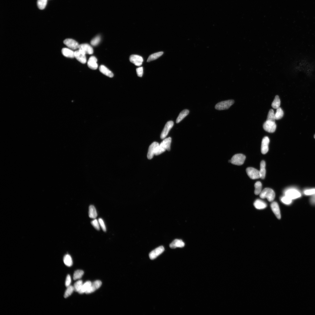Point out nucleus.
<instances>
[{
  "mask_svg": "<svg viewBox=\"0 0 315 315\" xmlns=\"http://www.w3.org/2000/svg\"><path fill=\"white\" fill-rule=\"evenodd\" d=\"M159 145L158 142H154L149 146L147 155L148 159H151L155 155L157 148Z\"/></svg>",
  "mask_w": 315,
  "mask_h": 315,
  "instance_id": "1a4fd4ad",
  "label": "nucleus"
},
{
  "mask_svg": "<svg viewBox=\"0 0 315 315\" xmlns=\"http://www.w3.org/2000/svg\"><path fill=\"white\" fill-rule=\"evenodd\" d=\"M271 207L272 210L275 215L279 219H280L281 215L280 209L277 203L276 202H273L271 204Z\"/></svg>",
  "mask_w": 315,
  "mask_h": 315,
  "instance_id": "dca6fc26",
  "label": "nucleus"
},
{
  "mask_svg": "<svg viewBox=\"0 0 315 315\" xmlns=\"http://www.w3.org/2000/svg\"><path fill=\"white\" fill-rule=\"evenodd\" d=\"M281 200L282 203H283L284 204L289 205L291 204L292 203V200L290 198L286 196H285L282 197L281 199Z\"/></svg>",
  "mask_w": 315,
  "mask_h": 315,
  "instance_id": "e433bc0d",
  "label": "nucleus"
},
{
  "mask_svg": "<svg viewBox=\"0 0 315 315\" xmlns=\"http://www.w3.org/2000/svg\"><path fill=\"white\" fill-rule=\"evenodd\" d=\"M97 60L96 57L92 56L90 58L88 62V66L90 69L95 70L97 69L98 65L97 63Z\"/></svg>",
  "mask_w": 315,
  "mask_h": 315,
  "instance_id": "a211bd4d",
  "label": "nucleus"
},
{
  "mask_svg": "<svg viewBox=\"0 0 315 315\" xmlns=\"http://www.w3.org/2000/svg\"><path fill=\"white\" fill-rule=\"evenodd\" d=\"M260 197L261 199H267L269 201L273 202L275 199V192L272 189L267 188L263 189L260 193Z\"/></svg>",
  "mask_w": 315,
  "mask_h": 315,
  "instance_id": "f03ea898",
  "label": "nucleus"
},
{
  "mask_svg": "<svg viewBox=\"0 0 315 315\" xmlns=\"http://www.w3.org/2000/svg\"><path fill=\"white\" fill-rule=\"evenodd\" d=\"M246 158L245 156L242 154H237L233 156L230 162L233 165H241L244 164Z\"/></svg>",
  "mask_w": 315,
  "mask_h": 315,
  "instance_id": "7ed1b4c3",
  "label": "nucleus"
},
{
  "mask_svg": "<svg viewBox=\"0 0 315 315\" xmlns=\"http://www.w3.org/2000/svg\"><path fill=\"white\" fill-rule=\"evenodd\" d=\"M280 105V100L279 99V96H275V99H274L272 104V107L274 109H277L279 107Z\"/></svg>",
  "mask_w": 315,
  "mask_h": 315,
  "instance_id": "c756f323",
  "label": "nucleus"
},
{
  "mask_svg": "<svg viewBox=\"0 0 315 315\" xmlns=\"http://www.w3.org/2000/svg\"><path fill=\"white\" fill-rule=\"evenodd\" d=\"M98 221L100 226L101 227L102 230H104V232H106V228L105 223L104 220H103L101 218H99L98 219Z\"/></svg>",
  "mask_w": 315,
  "mask_h": 315,
  "instance_id": "ea45409f",
  "label": "nucleus"
},
{
  "mask_svg": "<svg viewBox=\"0 0 315 315\" xmlns=\"http://www.w3.org/2000/svg\"><path fill=\"white\" fill-rule=\"evenodd\" d=\"M64 43L68 47L73 50H75L78 48L79 45L78 43L74 40L67 39L64 40Z\"/></svg>",
  "mask_w": 315,
  "mask_h": 315,
  "instance_id": "f8f14e48",
  "label": "nucleus"
},
{
  "mask_svg": "<svg viewBox=\"0 0 315 315\" xmlns=\"http://www.w3.org/2000/svg\"><path fill=\"white\" fill-rule=\"evenodd\" d=\"M247 175L252 180L260 178L259 171L255 168L252 167L247 168L246 170Z\"/></svg>",
  "mask_w": 315,
  "mask_h": 315,
  "instance_id": "39448f33",
  "label": "nucleus"
},
{
  "mask_svg": "<svg viewBox=\"0 0 315 315\" xmlns=\"http://www.w3.org/2000/svg\"><path fill=\"white\" fill-rule=\"evenodd\" d=\"M171 141L172 139L170 137L165 138L158 147L155 155H159L164 152L166 150L170 151V145Z\"/></svg>",
  "mask_w": 315,
  "mask_h": 315,
  "instance_id": "f257e3e1",
  "label": "nucleus"
},
{
  "mask_svg": "<svg viewBox=\"0 0 315 315\" xmlns=\"http://www.w3.org/2000/svg\"><path fill=\"white\" fill-rule=\"evenodd\" d=\"M265 162L264 161H262L260 163V168L259 171L260 178L262 179H264L265 178L266 175L265 170Z\"/></svg>",
  "mask_w": 315,
  "mask_h": 315,
  "instance_id": "5701e85b",
  "label": "nucleus"
},
{
  "mask_svg": "<svg viewBox=\"0 0 315 315\" xmlns=\"http://www.w3.org/2000/svg\"><path fill=\"white\" fill-rule=\"evenodd\" d=\"M100 40H101V37L100 35H98L91 40V44L92 45L94 46H96L99 44L100 41Z\"/></svg>",
  "mask_w": 315,
  "mask_h": 315,
  "instance_id": "4c0bfd02",
  "label": "nucleus"
},
{
  "mask_svg": "<svg viewBox=\"0 0 315 315\" xmlns=\"http://www.w3.org/2000/svg\"><path fill=\"white\" fill-rule=\"evenodd\" d=\"M47 3V0H38L37 6L41 10L44 9Z\"/></svg>",
  "mask_w": 315,
  "mask_h": 315,
  "instance_id": "f704fd0d",
  "label": "nucleus"
},
{
  "mask_svg": "<svg viewBox=\"0 0 315 315\" xmlns=\"http://www.w3.org/2000/svg\"><path fill=\"white\" fill-rule=\"evenodd\" d=\"M78 48L82 50L85 54H92L93 53V48L88 44H85L80 45Z\"/></svg>",
  "mask_w": 315,
  "mask_h": 315,
  "instance_id": "f3484780",
  "label": "nucleus"
},
{
  "mask_svg": "<svg viewBox=\"0 0 315 315\" xmlns=\"http://www.w3.org/2000/svg\"><path fill=\"white\" fill-rule=\"evenodd\" d=\"M163 53V52H160L152 54L149 57L147 62H150L155 60L162 55Z\"/></svg>",
  "mask_w": 315,
  "mask_h": 315,
  "instance_id": "c85d7f7f",
  "label": "nucleus"
},
{
  "mask_svg": "<svg viewBox=\"0 0 315 315\" xmlns=\"http://www.w3.org/2000/svg\"><path fill=\"white\" fill-rule=\"evenodd\" d=\"M286 196L288 197L292 200L297 199L301 196V194L296 189H288L285 192Z\"/></svg>",
  "mask_w": 315,
  "mask_h": 315,
  "instance_id": "0eeeda50",
  "label": "nucleus"
},
{
  "mask_svg": "<svg viewBox=\"0 0 315 315\" xmlns=\"http://www.w3.org/2000/svg\"><path fill=\"white\" fill-rule=\"evenodd\" d=\"M85 54L82 50L80 49L75 52V57L78 61L83 64H85L86 62Z\"/></svg>",
  "mask_w": 315,
  "mask_h": 315,
  "instance_id": "9b49d317",
  "label": "nucleus"
},
{
  "mask_svg": "<svg viewBox=\"0 0 315 315\" xmlns=\"http://www.w3.org/2000/svg\"><path fill=\"white\" fill-rule=\"evenodd\" d=\"M91 224L95 229L97 230H99L100 229V226L98 220L94 219L91 222Z\"/></svg>",
  "mask_w": 315,
  "mask_h": 315,
  "instance_id": "58836bf2",
  "label": "nucleus"
},
{
  "mask_svg": "<svg viewBox=\"0 0 315 315\" xmlns=\"http://www.w3.org/2000/svg\"><path fill=\"white\" fill-rule=\"evenodd\" d=\"M83 284V281L81 280H79L76 282L73 286L74 291L78 292H79L82 287Z\"/></svg>",
  "mask_w": 315,
  "mask_h": 315,
  "instance_id": "7c9ffc66",
  "label": "nucleus"
},
{
  "mask_svg": "<svg viewBox=\"0 0 315 315\" xmlns=\"http://www.w3.org/2000/svg\"><path fill=\"white\" fill-rule=\"evenodd\" d=\"M84 274L83 271L81 270H77L76 271L73 275V279L76 280L80 279L82 277Z\"/></svg>",
  "mask_w": 315,
  "mask_h": 315,
  "instance_id": "2f4dec72",
  "label": "nucleus"
},
{
  "mask_svg": "<svg viewBox=\"0 0 315 315\" xmlns=\"http://www.w3.org/2000/svg\"><path fill=\"white\" fill-rule=\"evenodd\" d=\"M102 284V282L100 280H97L94 281L92 283L91 287L85 293L86 294H89L94 292L101 286Z\"/></svg>",
  "mask_w": 315,
  "mask_h": 315,
  "instance_id": "2eb2a0df",
  "label": "nucleus"
},
{
  "mask_svg": "<svg viewBox=\"0 0 315 315\" xmlns=\"http://www.w3.org/2000/svg\"><path fill=\"white\" fill-rule=\"evenodd\" d=\"M63 262L65 265L68 267H70L73 264V262L71 257L68 254L65 255L63 258Z\"/></svg>",
  "mask_w": 315,
  "mask_h": 315,
  "instance_id": "bb28decb",
  "label": "nucleus"
},
{
  "mask_svg": "<svg viewBox=\"0 0 315 315\" xmlns=\"http://www.w3.org/2000/svg\"><path fill=\"white\" fill-rule=\"evenodd\" d=\"M275 114L273 110H270L268 113L267 120L275 122Z\"/></svg>",
  "mask_w": 315,
  "mask_h": 315,
  "instance_id": "c9c22d12",
  "label": "nucleus"
},
{
  "mask_svg": "<svg viewBox=\"0 0 315 315\" xmlns=\"http://www.w3.org/2000/svg\"><path fill=\"white\" fill-rule=\"evenodd\" d=\"M270 142L269 138L266 136L263 138L261 145V152L263 154H267L269 150L268 145Z\"/></svg>",
  "mask_w": 315,
  "mask_h": 315,
  "instance_id": "ddd939ff",
  "label": "nucleus"
},
{
  "mask_svg": "<svg viewBox=\"0 0 315 315\" xmlns=\"http://www.w3.org/2000/svg\"><path fill=\"white\" fill-rule=\"evenodd\" d=\"M189 111L188 110H184L181 111L180 113L178 118L176 119V123H178L182 120L183 119L186 117L188 115L189 113Z\"/></svg>",
  "mask_w": 315,
  "mask_h": 315,
  "instance_id": "393cba45",
  "label": "nucleus"
},
{
  "mask_svg": "<svg viewBox=\"0 0 315 315\" xmlns=\"http://www.w3.org/2000/svg\"><path fill=\"white\" fill-rule=\"evenodd\" d=\"M234 103V100H229L222 101L216 105L215 108L216 110H227Z\"/></svg>",
  "mask_w": 315,
  "mask_h": 315,
  "instance_id": "20e7f679",
  "label": "nucleus"
},
{
  "mask_svg": "<svg viewBox=\"0 0 315 315\" xmlns=\"http://www.w3.org/2000/svg\"><path fill=\"white\" fill-rule=\"evenodd\" d=\"M165 249L163 246H160L152 251L149 254V257L151 260H153L162 254Z\"/></svg>",
  "mask_w": 315,
  "mask_h": 315,
  "instance_id": "6e6552de",
  "label": "nucleus"
},
{
  "mask_svg": "<svg viewBox=\"0 0 315 315\" xmlns=\"http://www.w3.org/2000/svg\"><path fill=\"white\" fill-rule=\"evenodd\" d=\"M254 206L257 209L262 210L267 207V203L263 200L258 199L254 202Z\"/></svg>",
  "mask_w": 315,
  "mask_h": 315,
  "instance_id": "aec40b11",
  "label": "nucleus"
},
{
  "mask_svg": "<svg viewBox=\"0 0 315 315\" xmlns=\"http://www.w3.org/2000/svg\"><path fill=\"white\" fill-rule=\"evenodd\" d=\"M99 69L100 72L107 76L110 78L113 77L114 74L112 72L104 65H101Z\"/></svg>",
  "mask_w": 315,
  "mask_h": 315,
  "instance_id": "412c9836",
  "label": "nucleus"
},
{
  "mask_svg": "<svg viewBox=\"0 0 315 315\" xmlns=\"http://www.w3.org/2000/svg\"><path fill=\"white\" fill-rule=\"evenodd\" d=\"M284 112L281 108L279 107L277 109L276 112L275 114L276 120H279L283 117Z\"/></svg>",
  "mask_w": 315,
  "mask_h": 315,
  "instance_id": "473e14b6",
  "label": "nucleus"
},
{
  "mask_svg": "<svg viewBox=\"0 0 315 315\" xmlns=\"http://www.w3.org/2000/svg\"><path fill=\"white\" fill-rule=\"evenodd\" d=\"M62 53L63 55L67 57L74 58L75 57V52L69 49L64 48L62 50Z\"/></svg>",
  "mask_w": 315,
  "mask_h": 315,
  "instance_id": "4be33fe9",
  "label": "nucleus"
},
{
  "mask_svg": "<svg viewBox=\"0 0 315 315\" xmlns=\"http://www.w3.org/2000/svg\"><path fill=\"white\" fill-rule=\"evenodd\" d=\"M254 194L256 195L259 194L262 191V184L260 181H258L254 184Z\"/></svg>",
  "mask_w": 315,
  "mask_h": 315,
  "instance_id": "cd10ccee",
  "label": "nucleus"
},
{
  "mask_svg": "<svg viewBox=\"0 0 315 315\" xmlns=\"http://www.w3.org/2000/svg\"><path fill=\"white\" fill-rule=\"evenodd\" d=\"M91 284L92 282L90 281H88L85 282V283L83 284L81 290L78 293L81 294L85 293L91 287Z\"/></svg>",
  "mask_w": 315,
  "mask_h": 315,
  "instance_id": "a878e982",
  "label": "nucleus"
},
{
  "mask_svg": "<svg viewBox=\"0 0 315 315\" xmlns=\"http://www.w3.org/2000/svg\"><path fill=\"white\" fill-rule=\"evenodd\" d=\"M74 291V289L73 286H70L69 287H67V288L65 293L64 295V298H66L69 297L72 294Z\"/></svg>",
  "mask_w": 315,
  "mask_h": 315,
  "instance_id": "72a5a7b5",
  "label": "nucleus"
},
{
  "mask_svg": "<svg viewBox=\"0 0 315 315\" xmlns=\"http://www.w3.org/2000/svg\"><path fill=\"white\" fill-rule=\"evenodd\" d=\"M173 125L174 122L173 121H169L167 122L161 132V139H164L167 136L168 133Z\"/></svg>",
  "mask_w": 315,
  "mask_h": 315,
  "instance_id": "9d476101",
  "label": "nucleus"
},
{
  "mask_svg": "<svg viewBox=\"0 0 315 315\" xmlns=\"http://www.w3.org/2000/svg\"><path fill=\"white\" fill-rule=\"evenodd\" d=\"M136 72L138 77H142L143 75V68L142 67L138 68L136 69Z\"/></svg>",
  "mask_w": 315,
  "mask_h": 315,
  "instance_id": "37998d69",
  "label": "nucleus"
},
{
  "mask_svg": "<svg viewBox=\"0 0 315 315\" xmlns=\"http://www.w3.org/2000/svg\"><path fill=\"white\" fill-rule=\"evenodd\" d=\"M130 61L135 66H140L142 64L143 59L142 57L136 55H132L130 56Z\"/></svg>",
  "mask_w": 315,
  "mask_h": 315,
  "instance_id": "4468645a",
  "label": "nucleus"
},
{
  "mask_svg": "<svg viewBox=\"0 0 315 315\" xmlns=\"http://www.w3.org/2000/svg\"><path fill=\"white\" fill-rule=\"evenodd\" d=\"M71 282V278L70 275H68L66 278V282H65V286L67 287H69L70 286Z\"/></svg>",
  "mask_w": 315,
  "mask_h": 315,
  "instance_id": "79ce46f5",
  "label": "nucleus"
},
{
  "mask_svg": "<svg viewBox=\"0 0 315 315\" xmlns=\"http://www.w3.org/2000/svg\"><path fill=\"white\" fill-rule=\"evenodd\" d=\"M304 194L306 195H311L315 194V189L306 190L304 191Z\"/></svg>",
  "mask_w": 315,
  "mask_h": 315,
  "instance_id": "a19ab883",
  "label": "nucleus"
},
{
  "mask_svg": "<svg viewBox=\"0 0 315 315\" xmlns=\"http://www.w3.org/2000/svg\"><path fill=\"white\" fill-rule=\"evenodd\" d=\"M184 245L185 244L182 240L176 239L170 244V247L171 248L175 249L177 248H183Z\"/></svg>",
  "mask_w": 315,
  "mask_h": 315,
  "instance_id": "6ab92c4d",
  "label": "nucleus"
},
{
  "mask_svg": "<svg viewBox=\"0 0 315 315\" xmlns=\"http://www.w3.org/2000/svg\"><path fill=\"white\" fill-rule=\"evenodd\" d=\"M314 138H315V135H314Z\"/></svg>",
  "mask_w": 315,
  "mask_h": 315,
  "instance_id": "c03bdc74",
  "label": "nucleus"
},
{
  "mask_svg": "<svg viewBox=\"0 0 315 315\" xmlns=\"http://www.w3.org/2000/svg\"><path fill=\"white\" fill-rule=\"evenodd\" d=\"M263 127L265 131L273 133L275 131L276 125L275 121L267 120L263 124Z\"/></svg>",
  "mask_w": 315,
  "mask_h": 315,
  "instance_id": "423d86ee",
  "label": "nucleus"
},
{
  "mask_svg": "<svg viewBox=\"0 0 315 315\" xmlns=\"http://www.w3.org/2000/svg\"><path fill=\"white\" fill-rule=\"evenodd\" d=\"M89 216L91 218L95 219L97 216V213L96 208L93 205H91L89 208Z\"/></svg>",
  "mask_w": 315,
  "mask_h": 315,
  "instance_id": "b1692460",
  "label": "nucleus"
}]
</instances>
